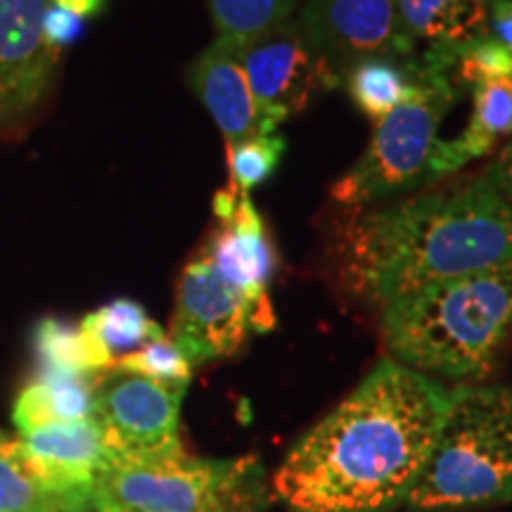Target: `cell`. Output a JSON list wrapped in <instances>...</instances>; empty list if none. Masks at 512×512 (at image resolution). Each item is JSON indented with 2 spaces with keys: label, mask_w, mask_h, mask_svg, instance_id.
I'll list each match as a JSON object with an SVG mask.
<instances>
[{
  "label": "cell",
  "mask_w": 512,
  "mask_h": 512,
  "mask_svg": "<svg viewBox=\"0 0 512 512\" xmlns=\"http://www.w3.org/2000/svg\"><path fill=\"white\" fill-rule=\"evenodd\" d=\"M451 389L382 358L337 408L294 444L273 496L290 512H394L430 456Z\"/></svg>",
  "instance_id": "1"
},
{
  "label": "cell",
  "mask_w": 512,
  "mask_h": 512,
  "mask_svg": "<svg viewBox=\"0 0 512 512\" xmlns=\"http://www.w3.org/2000/svg\"><path fill=\"white\" fill-rule=\"evenodd\" d=\"M510 259L512 207L486 174L356 211L337 238L344 283L380 309Z\"/></svg>",
  "instance_id": "2"
},
{
  "label": "cell",
  "mask_w": 512,
  "mask_h": 512,
  "mask_svg": "<svg viewBox=\"0 0 512 512\" xmlns=\"http://www.w3.org/2000/svg\"><path fill=\"white\" fill-rule=\"evenodd\" d=\"M380 320L389 358L401 366L477 384L512 335V259L396 299Z\"/></svg>",
  "instance_id": "3"
},
{
  "label": "cell",
  "mask_w": 512,
  "mask_h": 512,
  "mask_svg": "<svg viewBox=\"0 0 512 512\" xmlns=\"http://www.w3.org/2000/svg\"><path fill=\"white\" fill-rule=\"evenodd\" d=\"M510 501L512 387L460 384L403 508L465 512Z\"/></svg>",
  "instance_id": "4"
},
{
  "label": "cell",
  "mask_w": 512,
  "mask_h": 512,
  "mask_svg": "<svg viewBox=\"0 0 512 512\" xmlns=\"http://www.w3.org/2000/svg\"><path fill=\"white\" fill-rule=\"evenodd\" d=\"M98 494L121 512H261L271 486L254 456L233 460L174 453L155 460H107Z\"/></svg>",
  "instance_id": "5"
},
{
  "label": "cell",
  "mask_w": 512,
  "mask_h": 512,
  "mask_svg": "<svg viewBox=\"0 0 512 512\" xmlns=\"http://www.w3.org/2000/svg\"><path fill=\"white\" fill-rule=\"evenodd\" d=\"M422 86L413 100L389 112L363 157L332 185V200L342 207H368L403 190L430 183V157L439 143V126L460 91L451 79V64L425 50Z\"/></svg>",
  "instance_id": "6"
},
{
  "label": "cell",
  "mask_w": 512,
  "mask_h": 512,
  "mask_svg": "<svg viewBox=\"0 0 512 512\" xmlns=\"http://www.w3.org/2000/svg\"><path fill=\"white\" fill-rule=\"evenodd\" d=\"M185 382L105 370L93 389L91 418L100 427L107 460H155L181 453Z\"/></svg>",
  "instance_id": "7"
},
{
  "label": "cell",
  "mask_w": 512,
  "mask_h": 512,
  "mask_svg": "<svg viewBox=\"0 0 512 512\" xmlns=\"http://www.w3.org/2000/svg\"><path fill=\"white\" fill-rule=\"evenodd\" d=\"M273 309L254 302L216 271L207 254L192 259L178 280L171 342L190 368L238 354L252 330H268Z\"/></svg>",
  "instance_id": "8"
},
{
  "label": "cell",
  "mask_w": 512,
  "mask_h": 512,
  "mask_svg": "<svg viewBox=\"0 0 512 512\" xmlns=\"http://www.w3.org/2000/svg\"><path fill=\"white\" fill-rule=\"evenodd\" d=\"M235 48L252 88L264 136H271L285 119L302 112L320 91L339 86L337 74L311 48L299 22L292 19L245 43H235Z\"/></svg>",
  "instance_id": "9"
},
{
  "label": "cell",
  "mask_w": 512,
  "mask_h": 512,
  "mask_svg": "<svg viewBox=\"0 0 512 512\" xmlns=\"http://www.w3.org/2000/svg\"><path fill=\"white\" fill-rule=\"evenodd\" d=\"M299 27L337 79L349 64L368 57H418V41L394 0H306Z\"/></svg>",
  "instance_id": "10"
},
{
  "label": "cell",
  "mask_w": 512,
  "mask_h": 512,
  "mask_svg": "<svg viewBox=\"0 0 512 512\" xmlns=\"http://www.w3.org/2000/svg\"><path fill=\"white\" fill-rule=\"evenodd\" d=\"M53 0H0V128L36 110L60 53L46 43L43 17Z\"/></svg>",
  "instance_id": "11"
},
{
  "label": "cell",
  "mask_w": 512,
  "mask_h": 512,
  "mask_svg": "<svg viewBox=\"0 0 512 512\" xmlns=\"http://www.w3.org/2000/svg\"><path fill=\"white\" fill-rule=\"evenodd\" d=\"M19 439L29 472L55 498L95 486L107 458L102 432L93 418L57 422Z\"/></svg>",
  "instance_id": "12"
},
{
  "label": "cell",
  "mask_w": 512,
  "mask_h": 512,
  "mask_svg": "<svg viewBox=\"0 0 512 512\" xmlns=\"http://www.w3.org/2000/svg\"><path fill=\"white\" fill-rule=\"evenodd\" d=\"M190 83L219 126L228 152L249 138L264 136L252 88L233 41L216 38L192 64Z\"/></svg>",
  "instance_id": "13"
},
{
  "label": "cell",
  "mask_w": 512,
  "mask_h": 512,
  "mask_svg": "<svg viewBox=\"0 0 512 512\" xmlns=\"http://www.w3.org/2000/svg\"><path fill=\"white\" fill-rule=\"evenodd\" d=\"M207 259L230 285L245 292L249 299L261 304L268 302L266 287L275 271V252L266 238L264 221L247 192H240L226 228L219 230L209 242Z\"/></svg>",
  "instance_id": "14"
},
{
  "label": "cell",
  "mask_w": 512,
  "mask_h": 512,
  "mask_svg": "<svg viewBox=\"0 0 512 512\" xmlns=\"http://www.w3.org/2000/svg\"><path fill=\"white\" fill-rule=\"evenodd\" d=\"M512 136V81H489L472 88V114L458 138L437 143L430 157V183L456 174L472 159L489 155Z\"/></svg>",
  "instance_id": "15"
},
{
  "label": "cell",
  "mask_w": 512,
  "mask_h": 512,
  "mask_svg": "<svg viewBox=\"0 0 512 512\" xmlns=\"http://www.w3.org/2000/svg\"><path fill=\"white\" fill-rule=\"evenodd\" d=\"M100 375L38 373V380L17 396L12 408L17 432L27 437L57 422L91 418L93 389Z\"/></svg>",
  "instance_id": "16"
},
{
  "label": "cell",
  "mask_w": 512,
  "mask_h": 512,
  "mask_svg": "<svg viewBox=\"0 0 512 512\" xmlns=\"http://www.w3.org/2000/svg\"><path fill=\"white\" fill-rule=\"evenodd\" d=\"M339 83L347 86L349 98L366 117L382 121L403 102L413 100L422 86V60H392L368 57L344 69Z\"/></svg>",
  "instance_id": "17"
},
{
  "label": "cell",
  "mask_w": 512,
  "mask_h": 512,
  "mask_svg": "<svg viewBox=\"0 0 512 512\" xmlns=\"http://www.w3.org/2000/svg\"><path fill=\"white\" fill-rule=\"evenodd\" d=\"M415 41L427 48H456L489 34V0H394Z\"/></svg>",
  "instance_id": "18"
},
{
  "label": "cell",
  "mask_w": 512,
  "mask_h": 512,
  "mask_svg": "<svg viewBox=\"0 0 512 512\" xmlns=\"http://www.w3.org/2000/svg\"><path fill=\"white\" fill-rule=\"evenodd\" d=\"M79 328L102 349L110 351L114 361L117 354H131L152 339L164 337V330L133 299H114L100 306L81 320Z\"/></svg>",
  "instance_id": "19"
},
{
  "label": "cell",
  "mask_w": 512,
  "mask_h": 512,
  "mask_svg": "<svg viewBox=\"0 0 512 512\" xmlns=\"http://www.w3.org/2000/svg\"><path fill=\"white\" fill-rule=\"evenodd\" d=\"M60 501L29 472L22 439L0 432V512H48Z\"/></svg>",
  "instance_id": "20"
},
{
  "label": "cell",
  "mask_w": 512,
  "mask_h": 512,
  "mask_svg": "<svg viewBox=\"0 0 512 512\" xmlns=\"http://www.w3.org/2000/svg\"><path fill=\"white\" fill-rule=\"evenodd\" d=\"M221 38L245 43L290 19L297 0H207Z\"/></svg>",
  "instance_id": "21"
},
{
  "label": "cell",
  "mask_w": 512,
  "mask_h": 512,
  "mask_svg": "<svg viewBox=\"0 0 512 512\" xmlns=\"http://www.w3.org/2000/svg\"><path fill=\"white\" fill-rule=\"evenodd\" d=\"M451 79L458 91L489 81H512V53L494 36L484 34L453 48Z\"/></svg>",
  "instance_id": "22"
},
{
  "label": "cell",
  "mask_w": 512,
  "mask_h": 512,
  "mask_svg": "<svg viewBox=\"0 0 512 512\" xmlns=\"http://www.w3.org/2000/svg\"><path fill=\"white\" fill-rule=\"evenodd\" d=\"M34 349L41 370L38 373L100 375L88 366L81 330L57 318H43L34 335Z\"/></svg>",
  "instance_id": "23"
},
{
  "label": "cell",
  "mask_w": 512,
  "mask_h": 512,
  "mask_svg": "<svg viewBox=\"0 0 512 512\" xmlns=\"http://www.w3.org/2000/svg\"><path fill=\"white\" fill-rule=\"evenodd\" d=\"M110 370H121V373H133L150 377V380H162V382H185L190 384L192 380V368L185 361L181 351L176 349V344L169 337L152 339V342L143 344V347L131 351V354L119 356L112 363Z\"/></svg>",
  "instance_id": "24"
},
{
  "label": "cell",
  "mask_w": 512,
  "mask_h": 512,
  "mask_svg": "<svg viewBox=\"0 0 512 512\" xmlns=\"http://www.w3.org/2000/svg\"><path fill=\"white\" fill-rule=\"evenodd\" d=\"M283 152L285 140L275 136V133H271V136H254L235 147V150H230L228 162L235 188L249 195L261 183H266L278 169Z\"/></svg>",
  "instance_id": "25"
},
{
  "label": "cell",
  "mask_w": 512,
  "mask_h": 512,
  "mask_svg": "<svg viewBox=\"0 0 512 512\" xmlns=\"http://www.w3.org/2000/svg\"><path fill=\"white\" fill-rule=\"evenodd\" d=\"M81 31L83 19L79 15L50 3L46 17H43V36H46V43L55 53H62L64 48L72 46L76 38L81 36Z\"/></svg>",
  "instance_id": "26"
},
{
  "label": "cell",
  "mask_w": 512,
  "mask_h": 512,
  "mask_svg": "<svg viewBox=\"0 0 512 512\" xmlns=\"http://www.w3.org/2000/svg\"><path fill=\"white\" fill-rule=\"evenodd\" d=\"M486 27L491 29L496 41L512 53V0H489Z\"/></svg>",
  "instance_id": "27"
},
{
  "label": "cell",
  "mask_w": 512,
  "mask_h": 512,
  "mask_svg": "<svg viewBox=\"0 0 512 512\" xmlns=\"http://www.w3.org/2000/svg\"><path fill=\"white\" fill-rule=\"evenodd\" d=\"M484 174L489 176V181L496 185L498 192H501L512 207V140L498 150L494 162L486 166Z\"/></svg>",
  "instance_id": "28"
},
{
  "label": "cell",
  "mask_w": 512,
  "mask_h": 512,
  "mask_svg": "<svg viewBox=\"0 0 512 512\" xmlns=\"http://www.w3.org/2000/svg\"><path fill=\"white\" fill-rule=\"evenodd\" d=\"M64 503V512H121L119 508H114L110 501H105L98 494V489L91 486V489L79 491V494L62 498Z\"/></svg>",
  "instance_id": "29"
},
{
  "label": "cell",
  "mask_w": 512,
  "mask_h": 512,
  "mask_svg": "<svg viewBox=\"0 0 512 512\" xmlns=\"http://www.w3.org/2000/svg\"><path fill=\"white\" fill-rule=\"evenodd\" d=\"M57 8L62 10H69L74 12V15H79L81 19L86 17H93L98 15L102 10V5H105V0H53Z\"/></svg>",
  "instance_id": "30"
},
{
  "label": "cell",
  "mask_w": 512,
  "mask_h": 512,
  "mask_svg": "<svg viewBox=\"0 0 512 512\" xmlns=\"http://www.w3.org/2000/svg\"><path fill=\"white\" fill-rule=\"evenodd\" d=\"M48 512H64V503L60 501V503H57V505H55V508H50Z\"/></svg>",
  "instance_id": "31"
}]
</instances>
